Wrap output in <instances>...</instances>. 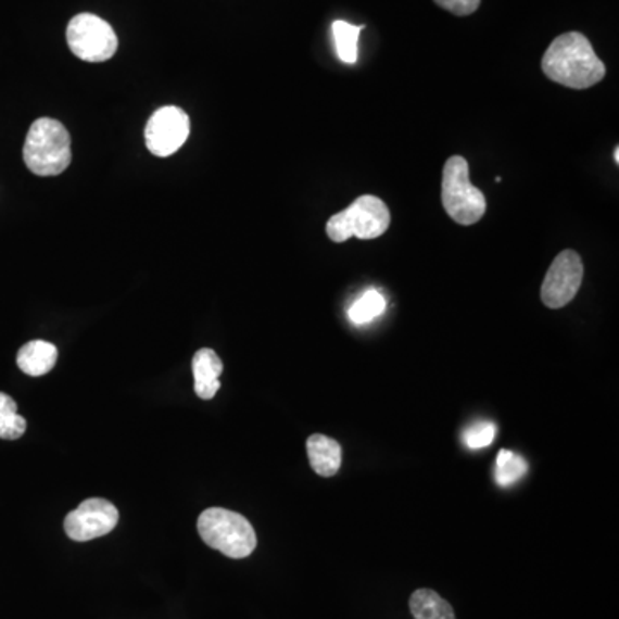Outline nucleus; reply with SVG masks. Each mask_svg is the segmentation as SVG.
Returning <instances> with one entry per match:
<instances>
[{
  "label": "nucleus",
  "instance_id": "20",
  "mask_svg": "<svg viewBox=\"0 0 619 619\" xmlns=\"http://www.w3.org/2000/svg\"><path fill=\"white\" fill-rule=\"evenodd\" d=\"M615 161H616V164H619V149L615 150Z\"/></svg>",
  "mask_w": 619,
  "mask_h": 619
},
{
  "label": "nucleus",
  "instance_id": "9",
  "mask_svg": "<svg viewBox=\"0 0 619 619\" xmlns=\"http://www.w3.org/2000/svg\"><path fill=\"white\" fill-rule=\"evenodd\" d=\"M119 511L114 504L102 497L83 501L64 520L67 536L76 542L93 541L116 529Z\"/></svg>",
  "mask_w": 619,
  "mask_h": 619
},
{
  "label": "nucleus",
  "instance_id": "11",
  "mask_svg": "<svg viewBox=\"0 0 619 619\" xmlns=\"http://www.w3.org/2000/svg\"><path fill=\"white\" fill-rule=\"evenodd\" d=\"M306 453H308L310 465L314 468L315 473L320 477H334L341 468V459H343V451L339 446V442L334 439L327 438L323 433L310 435L306 441Z\"/></svg>",
  "mask_w": 619,
  "mask_h": 619
},
{
  "label": "nucleus",
  "instance_id": "4",
  "mask_svg": "<svg viewBox=\"0 0 619 619\" xmlns=\"http://www.w3.org/2000/svg\"><path fill=\"white\" fill-rule=\"evenodd\" d=\"M442 206L454 223L471 226L488 211V200L470 182L468 162L459 155L447 159L442 173Z\"/></svg>",
  "mask_w": 619,
  "mask_h": 619
},
{
  "label": "nucleus",
  "instance_id": "3",
  "mask_svg": "<svg viewBox=\"0 0 619 619\" xmlns=\"http://www.w3.org/2000/svg\"><path fill=\"white\" fill-rule=\"evenodd\" d=\"M199 532L206 545L232 559H243L256 547L252 523L229 509H205L199 518Z\"/></svg>",
  "mask_w": 619,
  "mask_h": 619
},
{
  "label": "nucleus",
  "instance_id": "10",
  "mask_svg": "<svg viewBox=\"0 0 619 619\" xmlns=\"http://www.w3.org/2000/svg\"><path fill=\"white\" fill-rule=\"evenodd\" d=\"M224 365L214 350L203 348L193 356L194 392L202 400H212L220 389Z\"/></svg>",
  "mask_w": 619,
  "mask_h": 619
},
{
  "label": "nucleus",
  "instance_id": "8",
  "mask_svg": "<svg viewBox=\"0 0 619 619\" xmlns=\"http://www.w3.org/2000/svg\"><path fill=\"white\" fill-rule=\"evenodd\" d=\"M190 137V117L182 109L162 108L153 112L144 128V141L157 157H169L178 152Z\"/></svg>",
  "mask_w": 619,
  "mask_h": 619
},
{
  "label": "nucleus",
  "instance_id": "6",
  "mask_svg": "<svg viewBox=\"0 0 619 619\" xmlns=\"http://www.w3.org/2000/svg\"><path fill=\"white\" fill-rule=\"evenodd\" d=\"M67 46L81 61L105 62L117 52L116 31L96 14H78L67 26Z\"/></svg>",
  "mask_w": 619,
  "mask_h": 619
},
{
  "label": "nucleus",
  "instance_id": "1",
  "mask_svg": "<svg viewBox=\"0 0 619 619\" xmlns=\"http://www.w3.org/2000/svg\"><path fill=\"white\" fill-rule=\"evenodd\" d=\"M542 71L551 81L573 90H585L603 81L606 66L585 35L571 31L551 43L542 58Z\"/></svg>",
  "mask_w": 619,
  "mask_h": 619
},
{
  "label": "nucleus",
  "instance_id": "18",
  "mask_svg": "<svg viewBox=\"0 0 619 619\" xmlns=\"http://www.w3.org/2000/svg\"><path fill=\"white\" fill-rule=\"evenodd\" d=\"M495 438V427L491 421H479L475 426L468 427L463 433V441L470 450H482L491 446Z\"/></svg>",
  "mask_w": 619,
  "mask_h": 619
},
{
  "label": "nucleus",
  "instance_id": "17",
  "mask_svg": "<svg viewBox=\"0 0 619 619\" xmlns=\"http://www.w3.org/2000/svg\"><path fill=\"white\" fill-rule=\"evenodd\" d=\"M529 471V465L521 458L520 454L513 451L503 450L497 456V465H495V480L501 488H508L518 480L523 479Z\"/></svg>",
  "mask_w": 619,
  "mask_h": 619
},
{
  "label": "nucleus",
  "instance_id": "2",
  "mask_svg": "<svg viewBox=\"0 0 619 619\" xmlns=\"http://www.w3.org/2000/svg\"><path fill=\"white\" fill-rule=\"evenodd\" d=\"M23 159L31 173L59 176L71 164V137L64 124L50 117L35 121L26 137Z\"/></svg>",
  "mask_w": 619,
  "mask_h": 619
},
{
  "label": "nucleus",
  "instance_id": "12",
  "mask_svg": "<svg viewBox=\"0 0 619 619\" xmlns=\"http://www.w3.org/2000/svg\"><path fill=\"white\" fill-rule=\"evenodd\" d=\"M16 362L26 376H46L58 364V348L47 341H29L21 348Z\"/></svg>",
  "mask_w": 619,
  "mask_h": 619
},
{
  "label": "nucleus",
  "instance_id": "15",
  "mask_svg": "<svg viewBox=\"0 0 619 619\" xmlns=\"http://www.w3.org/2000/svg\"><path fill=\"white\" fill-rule=\"evenodd\" d=\"M26 432V420L17 413L16 401L0 392V439L16 441Z\"/></svg>",
  "mask_w": 619,
  "mask_h": 619
},
{
  "label": "nucleus",
  "instance_id": "16",
  "mask_svg": "<svg viewBox=\"0 0 619 619\" xmlns=\"http://www.w3.org/2000/svg\"><path fill=\"white\" fill-rule=\"evenodd\" d=\"M384 310L386 298L382 296V293L376 291V289H370V291L362 294V296L353 303L348 315H350V320L355 324V326H364V324H368L370 320H374V318L384 314Z\"/></svg>",
  "mask_w": 619,
  "mask_h": 619
},
{
  "label": "nucleus",
  "instance_id": "14",
  "mask_svg": "<svg viewBox=\"0 0 619 619\" xmlns=\"http://www.w3.org/2000/svg\"><path fill=\"white\" fill-rule=\"evenodd\" d=\"M364 25H351L346 21H334L332 34H334L336 52L344 64H355L358 59L359 34L364 31Z\"/></svg>",
  "mask_w": 619,
  "mask_h": 619
},
{
  "label": "nucleus",
  "instance_id": "13",
  "mask_svg": "<svg viewBox=\"0 0 619 619\" xmlns=\"http://www.w3.org/2000/svg\"><path fill=\"white\" fill-rule=\"evenodd\" d=\"M409 611L415 619H456L451 604L429 589L413 592Z\"/></svg>",
  "mask_w": 619,
  "mask_h": 619
},
{
  "label": "nucleus",
  "instance_id": "5",
  "mask_svg": "<svg viewBox=\"0 0 619 619\" xmlns=\"http://www.w3.org/2000/svg\"><path fill=\"white\" fill-rule=\"evenodd\" d=\"M391 224V212L379 197L364 194L348 206L346 211L332 215L327 223V236L334 243H344L351 236L359 240H376L384 235Z\"/></svg>",
  "mask_w": 619,
  "mask_h": 619
},
{
  "label": "nucleus",
  "instance_id": "7",
  "mask_svg": "<svg viewBox=\"0 0 619 619\" xmlns=\"http://www.w3.org/2000/svg\"><path fill=\"white\" fill-rule=\"evenodd\" d=\"M582 281V258L573 250H565L554 258L542 282V302L549 308H563L577 296Z\"/></svg>",
  "mask_w": 619,
  "mask_h": 619
},
{
  "label": "nucleus",
  "instance_id": "19",
  "mask_svg": "<svg viewBox=\"0 0 619 619\" xmlns=\"http://www.w3.org/2000/svg\"><path fill=\"white\" fill-rule=\"evenodd\" d=\"M433 2L456 16H470L480 5V0H433Z\"/></svg>",
  "mask_w": 619,
  "mask_h": 619
}]
</instances>
